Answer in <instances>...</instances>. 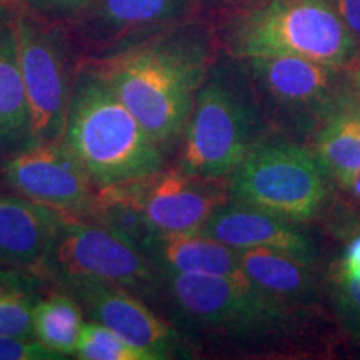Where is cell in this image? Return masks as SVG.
Masks as SVG:
<instances>
[{
    "label": "cell",
    "instance_id": "6da1fadb",
    "mask_svg": "<svg viewBox=\"0 0 360 360\" xmlns=\"http://www.w3.org/2000/svg\"><path fill=\"white\" fill-rule=\"evenodd\" d=\"M89 62L167 155L182 141L197 94L214 64V35L191 19Z\"/></svg>",
    "mask_w": 360,
    "mask_h": 360
},
{
    "label": "cell",
    "instance_id": "7a4b0ae2",
    "mask_svg": "<svg viewBox=\"0 0 360 360\" xmlns=\"http://www.w3.org/2000/svg\"><path fill=\"white\" fill-rule=\"evenodd\" d=\"M62 141L97 191L147 179L167 167V155L139 124L92 62L75 75Z\"/></svg>",
    "mask_w": 360,
    "mask_h": 360
},
{
    "label": "cell",
    "instance_id": "3957f363",
    "mask_svg": "<svg viewBox=\"0 0 360 360\" xmlns=\"http://www.w3.org/2000/svg\"><path fill=\"white\" fill-rule=\"evenodd\" d=\"M265 120L242 60L229 57V62L212 64L184 130L177 167L229 180L265 139Z\"/></svg>",
    "mask_w": 360,
    "mask_h": 360
},
{
    "label": "cell",
    "instance_id": "277c9868",
    "mask_svg": "<svg viewBox=\"0 0 360 360\" xmlns=\"http://www.w3.org/2000/svg\"><path fill=\"white\" fill-rule=\"evenodd\" d=\"M233 58L300 57L349 67L360 51L328 0H264L229 13L219 34Z\"/></svg>",
    "mask_w": 360,
    "mask_h": 360
},
{
    "label": "cell",
    "instance_id": "5b68a950",
    "mask_svg": "<svg viewBox=\"0 0 360 360\" xmlns=\"http://www.w3.org/2000/svg\"><path fill=\"white\" fill-rule=\"evenodd\" d=\"M34 274L52 287L102 282L139 297L159 289L160 272L137 247L105 225L60 214Z\"/></svg>",
    "mask_w": 360,
    "mask_h": 360
},
{
    "label": "cell",
    "instance_id": "8992f818",
    "mask_svg": "<svg viewBox=\"0 0 360 360\" xmlns=\"http://www.w3.org/2000/svg\"><path fill=\"white\" fill-rule=\"evenodd\" d=\"M164 287L179 319L200 330L225 335L272 334L289 326L292 305L267 294L245 276L164 274Z\"/></svg>",
    "mask_w": 360,
    "mask_h": 360
},
{
    "label": "cell",
    "instance_id": "52a82bcc",
    "mask_svg": "<svg viewBox=\"0 0 360 360\" xmlns=\"http://www.w3.org/2000/svg\"><path fill=\"white\" fill-rule=\"evenodd\" d=\"M327 172L315 152L295 142H259L229 177L231 199L290 222L321 212L327 199Z\"/></svg>",
    "mask_w": 360,
    "mask_h": 360
},
{
    "label": "cell",
    "instance_id": "ba28073f",
    "mask_svg": "<svg viewBox=\"0 0 360 360\" xmlns=\"http://www.w3.org/2000/svg\"><path fill=\"white\" fill-rule=\"evenodd\" d=\"M19 64L32 125V141H62L80 62L65 24L17 7ZM32 142V143H34Z\"/></svg>",
    "mask_w": 360,
    "mask_h": 360
},
{
    "label": "cell",
    "instance_id": "9c48e42d",
    "mask_svg": "<svg viewBox=\"0 0 360 360\" xmlns=\"http://www.w3.org/2000/svg\"><path fill=\"white\" fill-rule=\"evenodd\" d=\"M240 60V58H238ZM264 114H274L290 130L307 132L339 105L349 85L347 67H332L300 57L242 58Z\"/></svg>",
    "mask_w": 360,
    "mask_h": 360
},
{
    "label": "cell",
    "instance_id": "30bf717a",
    "mask_svg": "<svg viewBox=\"0 0 360 360\" xmlns=\"http://www.w3.org/2000/svg\"><path fill=\"white\" fill-rule=\"evenodd\" d=\"M0 179L11 192L58 214L92 217L98 191L64 141L34 142L2 157Z\"/></svg>",
    "mask_w": 360,
    "mask_h": 360
},
{
    "label": "cell",
    "instance_id": "8fae6325",
    "mask_svg": "<svg viewBox=\"0 0 360 360\" xmlns=\"http://www.w3.org/2000/svg\"><path fill=\"white\" fill-rule=\"evenodd\" d=\"M197 6L199 0H90L67 25L85 51L82 60H97L191 20Z\"/></svg>",
    "mask_w": 360,
    "mask_h": 360
},
{
    "label": "cell",
    "instance_id": "7c38bea8",
    "mask_svg": "<svg viewBox=\"0 0 360 360\" xmlns=\"http://www.w3.org/2000/svg\"><path fill=\"white\" fill-rule=\"evenodd\" d=\"M150 236L200 232L215 210L231 200L229 180L202 177L180 167H165L127 184Z\"/></svg>",
    "mask_w": 360,
    "mask_h": 360
},
{
    "label": "cell",
    "instance_id": "4fadbf2b",
    "mask_svg": "<svg viewBox=\"0 0 360 360\" xmlns=\"http://www.w3.org/2000/svg\"><path fill=\"white\" fill-rule=\"evenodd\" d=\"M74 297L92 321L112 328L146 360L172 359L177 350L174 330L124 287L102 282H75L56 287Z\"/></svg>",
    "mask_w": 360,
    "mask_h": 360
},
{
    "label": "cell",
    "instance_id": "5bb4252c",
    "mask_svg": "<svg viewBox=\"0 0 360 360\" xmlns=\"http://www.w3.org/2000/svg\"><path fill=\"white\" fill-rule=\"evenodd\" d=\"M200 232L236 250L272 249L315 264L314 242L294 222L232 199L210 215Z\"/></svg>",
    "mask_w": 360,
    "mask_h": 360
},
{
    "label": "cell",
    "instance_id": "9a60e30c",
    "mask_svg": "<svg viewBox=\"0 0 360 360\" xmlns=\"http://www.w3.org/2000/svg\"><path fill=\"white\" fill-rule=\"evenodd\" d=\"M17 7L0 2V159L34 142L19 64Z\"/></svg>",
    "mask_w": 360,
    "mask_h": 360
},
{
    "label": "cell",
    "instance_id": "2e32d148",
    "mask_svg": "<svg viewBox=\"0 0 360 360\" xmlns=\"http://www.w3.org/2000/svg\"><path fill=\"white\" fill-rule=\"evenodd\" d=\"M60 214L17 193L0 192V264L32 270Z\"/></svg>",
    "mask_w": 360,
    "mask_h": 360
},
{
    "label": "cell",
    "instance_id": "e0dca14e",
    "mask_svg": "<svg viewBox=\"0 0 360 360\" xmlns=\"http://www.w3.org/2000/svg\"><path fill=\"white\" fill-rule=\"evenodd\" d=\"M141 252L164 274L229 276L242 270L238 250L202 232L150 236L142 242Z\"/></svg>",
    "mask_w": 360,
    "mask_h": 360
},
{
    "label": "cell",
    "instance_id": "ac0fdd59",
    "mask_svg": "<svg viewBox=\"0 0 360 360\" xmlns=\"http://www.w3.org/2000/svg\"><path fill=\"white\" fill-rule=\"evenodd\" d=\"M244 274L255 285L283 302L309 304L317 294L312 265L272 249L238 250Z\"/></svg>",
    "mask_w": 360,
    "mask_h": 360
},
{
    "label": "cell",
    "instance_id": "d6986e66",
    "mask_svg": "<svg viewBox=\"0 0 360 360\" xmlns=\"http://www.w3.org/2000/svg\"><path fill=\"white\" fill-rule=\"evenodd\" d=\"M34 337L58 357H74L84 328V310L60 289L40 295L32 314Z\"/></svg>",
    "mask_w": 360,
    "mask_h": 360
},
{
    "label": "cell",
    "instance_id": "ffe728a7",
    "mask_svg": "<svg viewBox=\"0 0 360 360\" xmlns=\"http://www.w3.org/2000/svg\"><path fill=\"white\" fill-rule=\"evenodd\" d=\"M40 282L32 270L0 264V334L35 340L32 314Z\"/></svg>",
    "mask_w": 360,
    "mask_h": 360
},
{
    "label": "cell",
    "instance_id": "44dd1931",
    "mask_svg": "<svg viewBox=\"0 0 360 360\" xmlns=\"http://www.w3.org/2000/svg\"><path fill=\"white\" fill-rule=\"evenodd\" d=\"M315 155L332 179L360 169V125L340 105L317 132Z\"/></svg>",
    "mask_w": 360,
    "mask_h": 360
},
{
    "label": "cell",
    "instance_id": "7402d4cb",
    "mask_svg": "<svg viewBox=\"0 0 360 360\" xmlns=\"http://www.w3.org/2000/svg\"><path fill=\"white\" fill-rule=\"evenodd\" d=\"M80 360H146V357L127 344L109 327L96 321L85 322L77 352Z\"/></svg>",
    "mask_w": 360,
    "mask_h": 360
},
{
    "label": "cell",
    "instance_id": "603a6c76",
    "mask_svg": "<svg viewBox=\"0 0 360 360\" xmlns=\"http://www.w3.org/2000/svg\"><path fill=\"white\" fill-rule=\"evenodd\" d=\"M335 309L344 330L360 342V282L337 274Z\"/></svg>",
    "mask_w": 360,
    "mask_h": 360
},
{
    "label": "cell",
    "instance_id": "cb8c5ba5",
    "mask_svg": "<svg viewBox=\"0 0 360 360\" xmlns=\"http://www.w3.org/2000/svg\"><path fill=\"white\" fill-rule=\"evenodd\" d=\"M52 350L34 339L0 334V360H57Z\"/></svg>",
    "mask_w": 360,
    "mask_h": 360
},
{
    "label": "cell",
    "instance_id": "d4e9b609",
    "mask_svg": "<svg viewBox=\"0 0 360 360\" xmlns=\"http://www.w3.org/2000/svg\"><path fill=\"white\" fill-rule=\"evenodd\" d=\"M90 0H24L22 6L44 19L69 24L89 6Z\"/></svg>",
    "mask_w": 360,
    "mask_h": 360
},
{
    "label": "cell",
    "instance_id": "484cf974",
    "mask_svg": "<svg viewBox=\"0 0 360 360\" xmlns=\"http://www.w3.org/2000/svg\"><path fill=\"white\" fill-rule=\"evenodd\" d=\"M328 2L360 44V0H328Z\"/></svg>",
    "mask_w": 360,
    "mask_h": 360
},
{
    "label": "cell",
    "instance_id": "4316f807",
    "mask_svg": "<svg viewBox=\"0 0 360 360\" xmlns=\"http://www.w3.org/2000/svg\"><path fill=\"white\" fill-rule=\"evenodd\" d=\"M339 274L360 282V236L355 237L345 249Z\"/></svg>",
    "mask_w": 360,
    "mask_h": 360
},
{
    "label": "cell",
    "instance_id": "83f0119b",
    "mask_svg": "<svg viewBox=\"0 0 360 360\" xmlns=\"http://www.w3.org/2000/svg\"><path fill=\"white\" fill-rule=\"evenodd\" d=\"M339 105L344 109L345 112H349L350 115L357 120V124L360 125V87H355V85L350 84V77H349V85L345 87L344 92L339 98Z\"/></svg>",
    "mask_w": 360,
    "mask_h": 360
},
{
    "label": "cell",
    "instance_id": "f1b7e54d",
    "mask_svg": "<svg viewBox=\"0 0 360 360\" xmlns=\"http://www.w3.org/2000/svg\"><path fill=\"white\" fill-rule=\"evenodd\" d=\"M335 180L340 184V187L344 188V191H347L350 195L360 200V169L354 170V172L340 175V177H337Z\"/></svg>",
    "mask_w": 360,
    "mask_h": 360
},
{
    "label": "cell",
    "instance_id": "f546056e",
    "mask_svg": "<svg viewBox=\"0 0 360 360\" xmlns=\"http://www.w3.org/2000/svg\"><path fill=\"white\" fill-rule=\"evenodd\" d=\"M214 2L219 4L220 7L229 8L231 12H236V11H240V8L255 6V4H259V2H264V0H214Z\"/></svg>",
    "mask_w": 360,
    "mask_h": 360
},
{
    "label": "cell",
    "instance_id": "4dcf8cb0",
    "mask_svg": "<svg viewBox=\"0 0 360 360\" xmlns=\"http://www.w3.org/2000/svg\"><path fill=\"white\" fill-rule=\"evenodd\" d=\"M349 70V77H350V84L355 85V87H360V51L355 57V60L347 67Z\"/></svg>",
    "mask_w": 360,
    "mask_h": 360
},
{
    "label": "cell",
    "instance_id": "1f68e13d",
    "mask_svg": "<svg viewBox=\"0 0 360 360\" xmlns=\"http://www.w3.org/2000/svg\"><path fill=\"white\" fill-rule=\"evenodd\" d=\"M0 2H4V4H22L24 0H0Z\"/></svg>",
    "mask_w": 360,
    "mask_h": 360
}]
</instances>
